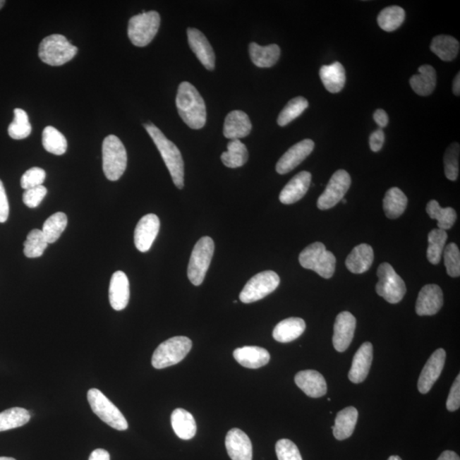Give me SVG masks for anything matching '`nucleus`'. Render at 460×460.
<instances>
[{
	"instance_id": "9b49d317",
	"label": "nucleus",
	"mask_w": 460,
	"mask_h": 460,
	"mask_svg": "<svg viewBox=\"0 0 460 460\" xmlns=\"http://www.w3.org/2000/svg\"><path fill=\"white\" fill-rule=\"evenodd\" d=\"M280 277L274 271H264L250 278L240 294L242 303H250L261 301L272 293L280 285Z\"/></svg>"
},
{
	"instance_id": "864d4df0",
	"label": "nucleus",
	"mask_w": 460,
	"mask_h": 460,
	"mask_svg": "<svg viewBox=\"0 0 460 460\" xmlns=\"http://www.w3.org/2000/svg\"><path fill=\"white\" fill-rule=\"evenodd\" d=\"M385 139V133L381 128L373 131L370 138H369V145H370L372 151L379 152L381 150L384 145Z\"/></svg>"
},
{
	"instance_id": "6e6552de",
	"label": "nucleus",
	"mask_w": 460,
	"mask_h": 460,
	"mask_svg": "<svg viewBox=\"0 0 460 460\" xmlns=\"http://www.w3.org/2000/svg\"><path fill=\"white\" fill-rule=\"evenodd\" d=\"M214 242L204 236L195 246L188 266V277L193 285L202 284L214 253Z\"/></svg>"
},
{
	"instance_id": "ddd939ff",
	"label": "nucleus",
	"mask_w": 460,
	"mask_h": 460,
	"mask_svg": "<svg viewBox=\"0 0 460 460\" xmlns=\"http://www.w3.org/2000/svg\"><path fill=\"white\" fill-rule=\"evenodd\" d=\"M356 327V320L350 312L344 311L337 316L332 337V344L337 351L344 352L350 346Z\"/></svg>"
},
{
	"instance_id": "a211bd4d",
	"label": "nucleus",
	"mask_w": 460,
	"mask_h": 460,
	"mask_svg": "<svg viewBox=\"0 0 460 460\" xmlns=\"http://www.w3.org/2000/svg\"><path fill=\"white\" fill-rule=\"evenodd\" d=\"M225 446L232 460H253V445L248 435L240 429L230 430L226 435Z\"/></svg>"
},
{
	"instance_id": "6ab92c4d",
	"label": "nucleus",
	"mask_w": 460,
	"mask_h": 460,
	"mask_svg": "<svg viewBox=\"0 0 460 460\" xmlns=\"http://www.w3.org/2000/svg\"><path fill=\"white\" fill-rule=\"evenodd\" d=\"M443 305V293L437 285H426L418 293L416 313L418 315H433L438 313Z\"/></svg>"
},
{
	"instance_id": "423d86ee",
	"label": "nucleus",
	"mask_w": 460,
	"mask_h": 460,
	"mask_svg": "<svg viewBox=\"0 0 460 460\" xmlns=\"http://www.w3.org/2000/svg\"><path fill=\"white\" fill-rule=\"evenodd\" d=\"M192 341L178 336L160 344L152 356V365L156 369L171 367L182 361L191 351Z\"/></svg>"
},
{
	"instance_id": "a878e982",
	"label": "nucleus",
	"mask_w": 460,
	"mask_h": 460,
	"mask_svg": "<svg viewBox=\"0 0 460 460\" xmlns=\"http://www.w3.org/2000/svg\"><path fill=\"white\" fill-rule=\"evenodd\" d=\"M375 260L371 246L361 244L356 246L345 261L347 269L354 274H363L370 269Z\"/></svg>"
},
{
	"instance_id": "c756f323",
	"label": "nucleus",
	"mask_w": 460,
	"mask_h": 460,
	"mask_svg": "<svg viewBox=\"0 0 460 460\" xmlns=\"http://www.w3.org/2000/svg\"><path fill=\"white\" fill-rule=\"evenodd\" d=\"M305 320L298 317H291L282 320L274 327L273 338L280 343H289L297 339L305 331Z\"/></svg>"
},
{
	"instance_id": "0eeeda50",
	"label": "nucleus",
	"mask_w": 460,
	"mask_h": 460,
	"mask_svg": "<svg viewBox=\"0 0 460 460\" xmlns=\"http://www.w3.org/2000/svg\"><path fill=\"white\" fill-rule=\"evenodd\" d=\"M159 25L160 16L158 12H143L133 16L128 23L131 42L138 47H146L157 35Z\"/></svg>"
},
{
	"instance_id": "4c0bfd02",
	"label": "nucleus",
	"mask_w": 460,
	"mask_h": 460,
	"mask_svg": "<svg viewBox=\"0 0 460 460\" xmlns=\"http://www.w3.org/2000/svg\"><path fill=\"white\" fill-rule=\"evenodd\" d=\"M42 143L44 150L53 155H63L67 151V139L59 130L51 126L45 127L43 131Z\"/></svg>"
},
{
	"instance_id": "680f3d73",
	"label": "nucleus",
	"mask_w": 460,
	"mask_h": 460,
	"mask_svg": "<svg viewBox=\"0 0 460 460\" xmlns=\"http://www.w3.org/2000/svg\"><path fill=\"white\" fill-rule=\"evenodd\" d=\"M6 1H2V0H0V9H2V7L5 6Z\"/></svg>"
},
{
	"instance_id": "393cba45",
	"label": "nucleus",
	"mask_w": 460,
	"mask_h": 460,
	"mask_svg": "<svg viewBox=\"0 0 460 460\" xmlns=\"http://www.w3.org/2000/svg\"><path fill=\"white\" fill-rule=\"evenodd\" d=\"M238 363L246 368L257 369L269 363L270 355L264 348L244 346L236 349L233 353Z\"/></svg>"
},
{
	"instance_id": "cd10ccee",
	"label": "nucleus",
	"mask_w": 460,
	"mask_h": 460,
	"mask_svg": "<svg viewBox=\"0 0 460 460\" xmlns=\"http://www.w3.org/2000/svg\"><path fill=\"white\" fill-rule=\"evenodd\" d=\"M320 77L325 88L331 93L340 92L346 81L345 69L339 61L322 66L320 69Z\"/></svg>"
},
{
	"instance_id": "052dcab7",
	"label": "nucleus",
	"mask_w": 460,
	"mask_h": 460,
	"mask_svg": "<svg viewBox=\"0 0 460 460\" xmlns=\"http://www.w3.org/2000/svg\"><path fill=\"white\" fill-rule=\"evenodd\" d=\"M0 460H16V459L10 457H0Z\"/></svg>"
},
{
	"instance_id": "20e7f679",
	"label": "nucleus",
	"mask_w": 460,
	"mask_h": 460,
	"mask_svg": "<svg viewBox=\"0 0 460 460\" xmlns=\"http://www.w3.org/2000/svg\"><path fill=\"white\" fill-rule=\"evenodd\" d=\"M298 260L303 268L315 271L320 277L330 279L334 274L336 258L322 242H315L307 246L302 250Z\"/></svg>"
},
{
	"instance_id": "b1692460",
	"label": "nucleus",
	"mask_w": 460,
	"mask_h": 460,
	"mask_svg": "<svg viewBox=\"0 0 460 460\" xmlns=\"http://www.w3.org/2000/svg\"><path fill=\"white\" fill-rule=\"evenodd\" d=\"M253 126L248 114L243 111L235 110L226 116L224 126V135L230 140L248 137Z\"/></svg>"
},
{
	"instance_id": "9d476101",
	"label": "nucleus",
	"mask_w": 460,
	"mask_h": 460,
	"mask_svg": "<svg viewBox=\"0 0 460 460\" xmlns=\"http://www.w3.org/2000/svg\"><path fill=\"white\" fill-rule=\"evenodd\" d=\"M379 282L376 285L377 293L389 303H397L404 298L406 287L405 282L393 267L384 262L377 271Z\"/></svg>"
},
{
	"instance_id": "5701e85b",
	"label": "nucleus",
	"mask_w": 460,
	"mask_h": 460,
	"mask_svg": "<svg viewBox=\"0 0 460 460\" xmlns=\"http://www.w3.org/2000/svg\"><path fill=\"white\" fill-rule=\"evenodd\" d=\"M295 383L308 397L318 398L326 395L327 383L324 377L315 370H305L297 373Z\"/></svg>"
},
{
	"instance_id": "49530a36",
	"label": "nucleus",
	"mask_w": 460,
	"mask_h": 460,
	"mask_svg": "<svg viewBox=\"0 0 460 460\" xmlns=\"http://www.w3.org/2000/svg\"><path fill=\"white\" fill-rule=\"evenodd\" d=\"M444 262L447 274L451 277H459L460 275V253L458 246L449 243L444 250Z\"/></svg>"
},
{
	"instance_id": "e433bc0d",
	"label": "nucleus",
	"mask_w": 460,
	"mask_h": 460,
	"mask_svg": "<svg viewBox=\"0 0 460 460\" xmlns=\"http://www.w3.org/2000/svg\"><path fill=\"white\" fill-rule=\"evenodd\" d=\"M31 414L23 408H12L0 413V432L19 428L28 424Z\"/></svg>"
},
{
	"instance_id": "aec40b11",
	"label": "nucleus",
	"mask_w": 460,
	"mask_h": 460,
	"mask_svg": "<svg viewBox=\"0 0 460 460\" xmlns=\"http://www.w3.org/2000/svg\"><path fill=\"white\" fill-rule=\"evenodd\" d=\"M373 344L365 342L356 351L350 372L349 379L352 383L360 384L367 379L373 363Z\"/></svg>"
},
{
	"instance_id": "7ed1b4c3",
	"label": "nucleus",
	"mask_w": 460,
	"mask_h": 460,
	"mask_svg": "<svg viewBox=\"0 0 460 460\" xmlns=\"http://www.w3.org/2000/svg\"><path fill=\"white\" fill-rule=\"evenodd\" d=\"M127 153L116 135H109L102 143V169L110 181L120 179L126 169Z\"/></svg>"
},
{
	"instance_id": "bb28decb",
	"label": "nucleus",
	"mask_w": 460,
	"mask_h": 460,
	"mask_svg": "<svg viewBox=\"0 0 460 460\" xmlns=\"http://www.w3.org/2000/svg\"><path fill=\"white\" fill-rule=\"evenodd\" d=\"M358 420V411L353 406L341 410L337 414L335 425L332 426L337 440L343 441L351 437Z\"/></svg>"
},
{
	"instance_id": "13d9d810",
	"label": "nucleus",
	"mask_w": 460,
	"mask_h": 460,
	"mask_svg": "<svg viewBox=\"0 0 460 460\" xmlns=\"http://www.w3.org/2000/svg\"><path fill=\"white\" fill-rule=\"evenodd\" d=\"M453 90L455 96L460 95V73L455 77L453 85Z\"/></svg>"
},
{
	"instance_id": "c9c22d12",
	"label": "nucleus",
	"mask_w": 460,
	"mask_h": 460,
	"mask_svg": "<svg viewBox=\"0 0 460 460\" xmlns=\"http://www.w3.org/2000/svg\"><path fill=\"white\" fill-rule=\"evenodd\" d=\"M426 212L430 219L437 220L439 229H450L457 219V213L454 208H442L437 200H432L427 204Z\"/></svg>"
},
{
	"instance_id": "4d7b16f0",
	"label": "nucleus",
	"mask_w": 460,
	"mask_h": 460,
	"mask_svg": "<svg viewBox=\"0 0 460 460\" xmlns=\"http://www.w3.org/2000/svg\"><path fill=\"white\" fill-rule=\"evenodd\" d=\"M437 460H460L459 455L453 451H445Z\"/></svg>"
},
{
	"instance_id": "a18cd8bd",
	"label": "nucleus",
	"mask_w": 460,
	"mask_h": 460,
	"mask_svg": "<svg viewBox=\"0 0 460 460\" xmlns=\"http://www.w3.org/2000/svg\"><path fill=\"white\" fill-rule=\"evenodd\" d=\"M459 145L458 143H452L447 147L444 155V170L447 179L456 181L458 179L459 172Z\"/></svg>"
},
{
	"instance_id": "ea45409f",
	"label": "nucleus",
	"mask_w": 460,
	"mask_h": 460,
	"mask_svg": "<svg viewBox=\"0 0 460 460\" xmlns=\"http://www.w3.org/2000/svg\"><path fill=\"white\" fill-rule=\"evenodd\" d=\"M68 225V217L63 212H56L44 222L42 232L48 244L55 243Z\"/></svg>"
},
{
	"instance_id": "8fccbe9b",
	"label": "nucleus",
	"mask_w": 460,
	"mask_h": 460,
	"mask_svg": "<svg viewBox=\"0 0 460 460\" xmlns=\"http://www.w3.org/2000/svg\"><path fill=\"white\" fill-rule=\"evenodd\" d=\"M47 194V188L43 186L30 188L23 193V202L28 207L35 208L42 202Z\"/></svg>"
},
{
	"instance_id": "c03bdc74",
	"label": "nucleus",
	"mask_w": 460,
	"mask_h": 460,
	"mask_svg": "<svg viewBox=\"0 0 460 460\" xmlns=\"http://www.w3.org/2000/svg\"><path fill=\"white\" fill-rule=\"evenodd\" d=\"M47 246L42 230L32 229L24 242V254L28 258H40L43 255Z\"/></svg>"
},
{
	"instance_id": "79ce46f5",
	"label": "nucleus",
	"mask_w": 460,
	"mask_h": 460,
	"mask_svg": "<svg viewBox=\"0 0 460 460\" xmlns=\"http://www.w3.org/2000/svg\"><path fill=\"white\" fill-rule=\"evenodd\" d=\"M309 107V102L305 97H298L289 101V104L282 109L277 119L278 125L286 126L294 121L303 113Z\"/></svg>"
},
{
	"instance_id": "f257e3e1",
	"label": "nucleus",
	"mask_w": 460,
	"mask_h": 460,
	"mask_svg": "<svg viewBox=\"0 0 460 460\" xmlns=\"http://www.w3.org/2000/svg\"><path fill=\"white\" fill-rule=\"evenodd\" d=\"M176 104L180 117L188 126L195 130L203 128L207 122V109L203 97L190 82L179 85Z\"/></svg>"
},
{
	"instance_id": "f03ea898",
	"label": "nucleus",
	"mask_w": 460,
	"mask_h": 460,
	"mask_svg": "<svg viewBox=\"0 0 460 460\" xmlns=\"http://www.w3.org/2000/svg\"><path fill=\"white\" fill-rule=\"evenodd\" d=\"M145 127L157 147L175 186L182 190L184 186V164L178 147L170 141L157 126L145 124Z\"/></svg>"
},
{
	"instance_id": "4be33fe9",
	"label": "nucleus",
	"mask_w": 460,
	"mask_h": 460,
	"mask_svg": "<svg viewBox=\"0 0 460 460\" xmlns=\"http://www.w3.org/2000/svg\"><path fill=\"white\" fill-rule=\"evenodd\" d=\"M311 178L312 176L309 171H301L294 176L282 190L279 196L281 202L291 205L301 200L309 190Z\"/></svg>"
},
{
	"instance_id": "4468645a",
	"label": "nucleus",
	"mask_w": 460,
	"mask_h": 460,
	"mask_svg": "<svg viewBox=\"0 0 460 460\" xmlns=\"http://www.w3.org/2000/svg\"><path fill=\"white\" fill-rule=\"evenodd\" d=\"M315 143L310 139H305L291 147L277 164V171L279 174H289L309 156L314 150Z\"/></svg>"
},
{
	"instance_id": "f704fd0d",
	"label": "nucleus",
	"mask_w": 460,
	"mask_h": 460,
	"mask_svg": "<svg viewBox=\"0 0 460 460\" xmlns=\"http://www.w3.org/2000/svg\"><path fill=\"white\" fill-rule=\"evenodd\" d=\"M228 150L221 155L222 162L229 168H238L244 166L248 159V150L239 139L228 143Z\"/></svg>"
},
{
	"instance_id": "6e6d98bb",
	"label": "nucleus",
	"mask_w": 460,
	"mask_h": 460,
	"mask_svg": "<svg viewBox=\"0 0 460 460\" xmlns=\"http://www.w3.org/2000/svg\"><path fill=\"white\" fill-rule=\"evenodd\" d=\"M89 460H110V455L108 451L98 449L92 452Z\"/></svg>"
},
{
	"instance_id": "c85d7f7f",
	"label": "nucleus",
	"mask_w": 460,
	"mask_h": 460,
	"mask_svg": "<svg viewBox=\"0 0 460 460\" xmlns=\"http://www.w3.org/2000/svg\"><path fill=\"white\" fill-rule=\"evenodd\" d=\"M410 85L418 95L429 96L437 85V72L432 66L422 65L418 68V75L411 77Z\"/></svg>"
},
{
	"instance_id": "412c9836",
	"label": "nucleus",
	"mask_w": 460,
	"mask_h": 460,
	"mask_svg": "<svg viewBox=\"0 0 460 460\" xmlns=\"http://www.w3.org/2000/svg\"><path fill=\"white\" fill-rule=\"evenodd\" d=\"M109 302L113 309L121 311L126 309L130 299V284L128 278L122 271H117L112 275L109 286Z\"/></svg>"
},
{
	"instance_id": "3c124183",
	"label": "nucleus",
	"mask_w": 460,
	"mask_h": 460,
	"mask_svg": "<svg viewBox=\"0 0 460 460\" xmlns=\"http://www.w3.org/2000/svg\"><path fill=\"white\" fill-rule=\"evenodd\" d=\"M460 406V376L458 375L453 386H452L449 398L447 401V408L450 412L458 410Z\"/></svg>"
},
{
	"instance_id": "2f4dec72",
	"label": "nucleus",
	"mask_w": 460,
	"mask_h": 460,
	"mask_svg": "<svg viewBox=\"0 0 460 460\" xmlns=\"http://www.w3.org/2000/svg\"><path fill=\"white\" fill-rule=\"evenodd\" d=\"M249 53L250 59L257 67L271 68L280 59L281 49L275 44L261 47L256 43H250Z\"/></svg>"
},
{
	"instance_id": "a19ab883",
	"label": "nucleus",
	"mask_w": 460,
	"mask_h": 460,
	"mask_svg": "<svg viewBox=\"0 0 460 460\" xmlns=\"http://www.w3.org/2000/svg\"><path fill=\"white\" fill-rule=\"evenodd\" d=\"M447 240V234L445 230L435 229L429 233L427 258L430 264L435 265L440 262Z\"/></svg>"
},
{
	"instance_id": "f8f14e48",
	"label": "nucleus",
	"mask_w": 460,
	"mask_h": 460,
	"mask_svg": "<svg viewBox=\"0 0 460 460\" xmlns=\"http://www.w3.org/2000/svg\"><path fill=\"white\" fill-rule=\"evenodd\" d=\"M351 186L350 174L346 171L339 170L332 176L325 191L319 197L317 207L320 210H328L344 199Z\"/></svg>"
},
{
	"instance_id": "1a4fd4ad",
	"label": "nucleus",
	"mask_w": 460,
	"mask_h": 460,
	"mask_svg": "<svg viewBox=\"0 0 460 460\" xmlns=\"http://www.w3.org/2000/svg\"><path fill=\"white\" fill-rule=\"evenodd\" d=\"M87 400L93 413L112 428L117 430L128 429V423L120 409L104 393L97 389H90Z\"/></svg>"
},
{
	"instance_id": "de8ad7c7",
	"label": "nucleus",
	"mask_w": 460,
	"mask_h": 460,
	"mask_svg": "<svg viewBox=\"0 0 460 460\" xmlns=\"http://www.w3.org/2000/svg\"><path fill=\"white\" fill-rule=\"evenodd\" d=\"M279 460H303L301 452L295 443L289 439H282L275 445Z\"/></svg>"
},
{
	"instance_id": "5fc2aeb1",
	"label": "nucleus",
	"mask_w": 460,
	"mask_h": 460,
	"mask_svg": "<svg viewBox=\"0 0 460 460\" xmlns=\"http://www.w3.org/2000/svg\"><path fill=\"white\" fill-rule=\"evenodd\" d=\"M373 119H375V122L379 125L380 128H384V127L388 125V114L384 109H377L375 114H373Z\"/></svg>"
},
{
	"instance_id": "f3484780",
	"label": "nucleus",
	"mask_w": 460,
	"mask_h": 460,
	"mask_svg": "<svg viewBox=\"0 0 460 460\" xmlns=\"http://www.w3.org/2000/svg\"><path fill=\"white\" fill-rule=\"evenodd\" d=\"M187 35L188 44L197 59L207 71H213L215 68L216 56L207 37L200 30L192 28H188Z\"/></svg>"
},
{
	"instance_id": "603ef678",
	"label": "nucleus",
	"mask_w": 460,
	"mask_h": 460,
	"mask_svg": "<svg viewBox=\"0 0 460 460\" xmlns=\"http://www.w3.org/2000/svg\"><path fill=\"white\" fill-rule=\"evenodd\" d=\"M10 205L2 181L0 180V223H5L9 217Z\"/></svg>"
},
{
	"instance_id": "39448f33",
	"label": "nucleus",
	"mask_w": 460,
	"mask_h": 460,
	"mask_svg": "<svg viewBox=\"0 0 460 460\" xmlns=\"http://www.w3.org/2000/svg\"><path fill=\"white\" fill-rule=\"evenodd\" d=\"M78 48L61 35L45 37L39 47V56L43 63L50 66H61L75 57Z\"/></svg>"
},
{
	"instance_id": "e2e57ef3",
	"label": "nucleus",
	"mask_w": 460,
	"mask_h": 460,
	"mask_svg": "<svg viewBox=\"0 0 460 460\" xmlns=\"http://www.w3.org/2000/svg\"><path fill=\"white\" fill-rule=\"evenodd\" d=\"M342 201H343V203H344V204L346 203V200L343 199Z\"/></svg>"
},
{
	"instance_id": "37998d69",
	"label": "nucleus",
	"mask_w": 460,
	"mask_h": 460,
	"mask_svg": "<svg viewBox=\"0 0 460 460\" xmlns=\"http://www.w3.org/2000/svg\"><path fill=\"white\" fill-rule=\"evenodd\" d=\"M15 118L8 128V133L15 140L27 138L31 134L32 126L28 115L23 109L14 110Z\"/></svg>"
},
{
	"instance_id": "7c9ffc66",
	"label": "nucleus",
	"mask_w": 460,
	"mask_h": 460,
	"mask_svg": "<svg viewBox=\"0 0 460 460\" xmlns=\"http://www.w3.org/2000/svg\"><path fill=\"white\" fill-rule=\"evenodd\" d=\"M172 428L176 435L183 440H190L195 437L197 430L195 418L188 411L176 408L171 413Z\"/></svg>"
},
{
	"instance_id": "09e8293b",
	"label": "nucleus",
	"mask_w": 460,
	"mask_h": 460,
	"mask_svg": "<svg viewBox=\"0 0 460 460\" xmlns=\"http://www.w3.org/2000/svg\"><path fill=\"white\" fill-rule=\"evenodd\" d=\"M45 178H47V174L42 168L32 167L23 175L20 178V186L25 190L41 186L44 182Z\"/></svg>"
},
{
	"instance_id": "473e14b6",
	"label": "nucleus",
	"mask_w": 460,
	"mask_h": 460,
	"mask_svg": "<svg viewBox=\"0 0 460 460\" xmlns=\"http://www.w3.org/2000/svg\"><path fill=\"white\" fill-rule=\"evenodd\" d=\"M406 205H408V198L400 188L394 187L386 192L383 207L385 215L388 219H398L404 214Z\"/></svg>"
},
{
	"instance_id": "dca6fc26",
	"label": "nucleus",
	"mask_w": 460,
	"mask_h": 460,
	"mask_svg": "<svg viewBox=\"0 0 460 460\" xmlns=\"http://www.w3.org/2000/svg\"><path fill=\"white\" fill-rule=\"evenodd\" d=\"M445 360L446 351L438 349L427 361L418 382V389L421 394L428 393L432 388L444 368Z\"/></svg>"
},
{
	"instance_id": "bf43d9fd",
	"label": "nucleus",
	"mask_w": 460,
	"mask_h": 460,
	"mask_svg": "<svg viewBox=\"0 0 460 460\" xmlns=\"http://www.w3.org/2000/svg\"><path fill=\"white\" fill-rule=\"evenodd\" d=\"M388 460H402V459L399 457V456L393 455V456H390Z\"/></svg>"
},
{
	"instance_id": "72a5a7b5",
	"label": "nucleus",
	"mask_w": 460,
	"mask_h": 460,
	"mask_svg": "<svg viewBox=\"0 0 460 460\" xmlns=\"http://www.w3.org/2000/svg\"><path fill=\"white\" fill-rule=\"evenodd\" d=\"M460 44L457 40L449 35H438L431 41L430 50L444 61H453L458 56Z\"/></svg>"
},
{
	"instance_id": "2eb2a0df",
	"label": "nucleus",
	"mask_w": 460,
	"mask_h": 460,
	"mask_svg": "<svg viewBox=\"0 0 460 460\" xmlns=\"http://www.w3.org/2000/svg\"><path fill=\"white\" fill-rule=\"evenodd\" d=\"M159 219L155 214H147L139 220L134 232L135 248L141 253L150 250L157 237L159 230Z\"/></svg>"
},
{
	"instance_id": "58836bf2",
	"label": "nucleus",
	"mask_w": 460,
	"mask_h": 460,
	"mask_svg": "<svg viewBox=\"0 0 460 460\" xmlns=\"http://www.w3.org/2000/svg\"><path fill=\"white\" fill-rule=\"evenodd\" d=\"M405 16V11L401 7L389 6L380 12L377 16V23L384 31L393 32L401 26Z\"/></svg>"
}]
</instances>
